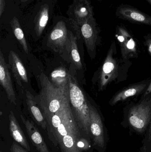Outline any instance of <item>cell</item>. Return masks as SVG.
Returning <instances> with one entry per match:
<instances>
[{"instance_id": "obj_9", "label": "cell", "mask_w": 151, "mask_h": 152, "mask_svg": "<svg viewBox=\"0 0 151 152\" xmlns=\"http://www.w3.org/2000/svg\"><path fill=\"white\" fill-rule=\"evenodd\" d=\"M0 83L5 90L7 97L12 103L16 104V96L12 86L10 74L8 65L1 50H0Z\"/></svg>"}, {"instance_id": "obj_24", "label": "cell", "mask_w": 151, "mask_h": 152, "mask_svg": "<svg viewBox=\"0 0 151 152\" xmlns=\"http://www.w3.org/2000/svg\"><path fill=\"white\" fill-rule=\"evenodd\" d=\"M81 11L82 12H85L86 11V8H84V7H83V8H82V9H81Z\"/></svg>"}, {"instance_id": "obj_11", "label": "cell", "mask_w": 151, "mask_h": 152, "mask_svg": "<svg viewBox=\"0 0 151 152\" xmlns=\"http://www.w3.org/2000/svg\"><path fill=\"white\" fill-rule=\"evenodd\" d=\"M20 117L30 140L38 151L50 152L41 135L33 121L27 119L22 115H20Z\"/></svg>"}, {"instance_id": "obj_12", "label": "cell", "mask_w": 151, "mask_h": 152, "mask_svg": "<svg viewBox=\"0 0 151 152\" xmlns=\"http://www.w3.org/2000/svg\"><path fill=\"white\" fill-rule=\"evenodd\" d=\"M9 118L11 135L20 145L25 148L27 151H30V147L29 143L12 111H10Z\"/></svg>"}, {"instance_id": "obj_6", "label": "cell", "mask_w": 151, "mask_h": 152, "mask_svg": "<svg viewBox=\"0 0 151 152\" xmlns=\"http://www.w3.org/2000/svg\"><path fill=\"white\" fill-rule=\"evenodd\" d=\"M115 37L119 44L121 57L124 62L130 58L137 57L136 42L133 36L125 27L117 26Z\"/></svg>"}, {"instance_id": "obj_25", "label": "cell", "mask_w": 151, "mask_h": 152, "mask_svg": "<svg viewBox=\"0 0 151 152\" xmlns=\"http://www.w3.org/2000/svg\"><path fill=\"white\" fill-rule=\"evenodd\" d=\"M146 1L151 5V0H146Z\"/></svg>"}, {"instance_id": "obj_18", "label": "cell", "mask_w": 151, "mask_h": 152, "mask_svg": "<svg viewBox=\"0 0 151 152\" xmlns=\"http://www.w3.org/2000/svg\"><path fill=\"white\" fill-rule=\"evenodd\" d=\"M48 20V11L46 10L44 11L42 14L41 17L39 21V25L37 28V34L39 36H40V35L42 34L44 28L47 25Z\"/></svg>"}, {"instance_id": "obj_13", "label": "cell", "mask_w": 151, "mask_h": 152, "mask_svg": "<svg viewBox=\"0 0 151 152\" xmlns=\"http://www.w3.org/2000/svg\"><path fill=\"white\" fill-rule=\"evenodd\" d=\"M66 39L65 29L63 27H58L51 33L48 45L53 50L62 53L66 48Z\"/></svg>"}, {"instance_id": "obj_3", "label": "cell", "mask_w": 151, "mask_h": 152, "mask_svg": "<svg viewBox=\"0 0 151 152\" xmlns=\"http://www.w3.org/2000/svg\"><path fill=\"white\" fill-rule=\"evenodd\" d=\"M69 97L73 113L79 125L87 136L90 134L89 102L74 77L69 75Z\"/></svg>"}, {"instance_id": "obj_17", "label": "cell", "mask_w": 151, "mask_h": 152, "mask_svg": "<svg viewBox=\"0 0 151 152\" xmlns=\"http://www.w3.org/2000/svg\"><path fill=\"white\" fill-rule=\"evenodd\" d=\"M70 46L72 61L78 69H82V63L78 50L76 38L74 37L71 36Z\"/></svg>"}, {"instance_id": "obj_8", "label": "cell", "mask_w": 151, "mask_h": 152, "mask_svg": "<svg viewBox=\"0 0 151 152\" xmlns=\"http://www.w3.org/2000/svg\"><path fill=\"white\" fill-rule=\"evenodd\" d=\"M90 114V134L94 145L103 148L105 145L104 134L103 122L100 114L95 106L89 102Z\"/></svg>"}, {"instance_id": "obj_21", "label": "cell", "mask_w": 151, "mask_h": 152, "mask_svg": "<svg viewBox=\"0 0 151 152\" xmlns=\"http://www.w3.org/2000/svg\"><path fill=\"white\" fill-rule=\"evenodd\" d=\"M144 39L145 40V44L148 48V50L149 53L151 55V34L144 37Z\"/></svg>"}, {"instance_id": "obj_2", "label": "cell", "mask_w": 151, "mask_h": 152, "mask_svg": "<svg viewBox=\"0 0 151 152\" xmlns=\"http://www.w3.org/2000/svg\"><path fill=\"white\" fill-rule=\"evenodd\" d=\"M40 91L36 102L43 115L54 114L69 100V92L56 87L44 73L39 76Z\"/></svg>"}, {"instance_id": "obj_1", "label": "cell", "mask_w": 151, "mask_h": 152, "mask_svg": "<svg viewBox=\"0 0 151 152\" xmlns=\"http://www.w3.org/2000/svg\"><path fill=\"white\" fill-rule=\"evenodd\" d=\"M44 117L62 152H82L77 146L82 137L70 100L56 113Z\"/></svg>"}, {"instance_id": "obj_15", "label": "cell", "mask_w": 151, "mask_h": 152, "mask_svg": "<svg viewBox=\"0 0 151 152\" xmlns=\"http://www.w3.org/2000/svg\"><path fill=\"white\" fill-rule=\"evenodd\" d=\"M69 75L65 68L59 67L51 72L50 80L56 87L69 92Z\"/></svg>"}, {"instance_id": "obj_4", "label": "cell", "mask_w": 151, "mask_h": 152, "mask_svg": "<svg viewBox=\"0 0 151 152\" xmlns=\"http://www.w3.org/2000/svg\"><path fill=\"white\" fill-rule=\"evenodd\" d=\"M116 45L113 42L103 63L98 76V90L102 91L111 82L119 77V63L114 54L117 52Z\"/></svg>"}, {"instance_id": "obj_7", "label": "cell", "mask_w": 151, "mask_h": 152, "mask_svg": "<svg viewBox=\"0 0 151 152\" xmlns=\"http://www.w3.org/2000/svg\"><path fill=\"white\" fill-rule=\"evenodd\" d=\"M117 18L131 23L151 26V16L129 4H121L115 12Z\"/></svg>"}, {"instance_id": "obj_20", "label": "cell", "mask_w": 151, "mask_h": 152, "mask_svg": "<svg viewBox=\"0 0 151 152\" xmlns=\"http://www.w3.org/2000/svg\"><path fill=\"white\" fill-rule=\"evenodd\" d=\"M11 152H28L26 150L17 143L13 142L10 149Z\"/></svg>"}, {"instance_id": "obj_23", "label": "cell", "mask_w": 151, "mask_h": 152, "mask_svg": "<svg viewBox=\"0 0 151 152\" xmlns=\"http://www.w3.org/2000/svg\"><path fill=\"white\" fill-rule=\"evenodd\" d=\"M149 140H151V123L150 126V129H149Z\"/></svg>"}, {"instance_id": "obj_26", "label": "cell", "mask_w": 151, "mask_h": 152, "mask_svg": "<svg viewBox=\"0 0 151 152\" xmlns=\"http://www.w3.org/2000/svg\"><path fill=\"white\" fill-rule=\"evenodd\" d=\"M1 152H2L1 151Z\"/></svg>"}, {"instance_id": "obj_10", "label": "cell", "mask_w": 151, "mask_h": 152, "mask_svg": "<svg viewBox=\"0 0 151 152\" xmlns=\"http://www.w3.org/2000/svg\"><path fill=\"white\" fill-rule=\"evenodd\" d=\"M8 58V66L11 70L17 84L22 87V82L27 83L28 81L25 68L19 55L13 50L10 51Z\"/></svg>"}, {"instance_id": "obj_22", "label": "cell", "mask_w": 151, "mask_h": 152, "mask_svg": "<svg viewBox=\"0 0 151 152\" xmlns=\"http://www.w3.org/2000/svg\"><path fill=\"white\" fill-rule=\"evenodd\" d=\"M151 93V83H150L149 86H148V88H147V89H146V91L144 92V94L143 96L144 97H145V96H147L148 95H149V94H150Z\"/></svg>"}, {"instance_id": "obj_5", "label": "cell", "mask_w": 151, "mask_h": 152, "mask_svg": "<svg viewBox=\"0 0 151 152\" xmlns=\"http://www.w3.org/2000/svg\"><path fill=\"white\" fill-rule=\"evenodd\" d=\"M151 119V97L130 109L128 116L131 126L139 132H143Z\"/></svg>"}, {"instance_id": "obj_14", "label": "cell", "mask_w": 151, "mask_h": 152, "mask_svg": "<svg viewBox=\"0 0 151 152\" xmlns=\"http://www.w3.org/2000/svg\"><path fill=\"white\" fill-rule=\"evenodd\" d=\"M26 103L28 110L38 125L45 130L47 128V122L45 117L41 111L36 99L28 90H26Z\"/></svg>"}, {"instance_id": "obj_19", "label": "cell", "mask_w": 151, "mask_h": 152, "mask_svg": "<svg viewBox=\"0 0 151 152\" xmlns=\"http://www.w3.org/2000/svg\"><path fill=\"white\" fill-rule=\"evenodd\" d=\"M77 146L82 152L88 150L90 147V144L87 139L81 137L77 142Z\"/></svg>"}, {"instance_id": "obj_16", "label": "cell", "mask_w": 151, "mask_h": 152, "mask_svg": "<svg viewBox=\"0 0 151 152\" xmlns=\"http://www.w3.org/2000/svg\"><path fill=\"white\" fill-rule=\"evenodd\" d=\"M147 85V83L135 84L119 91L111 99L110 104L113 106L120 101H124L130 96L142 93L145 89Z\"/></svg>"}]
</instances>
